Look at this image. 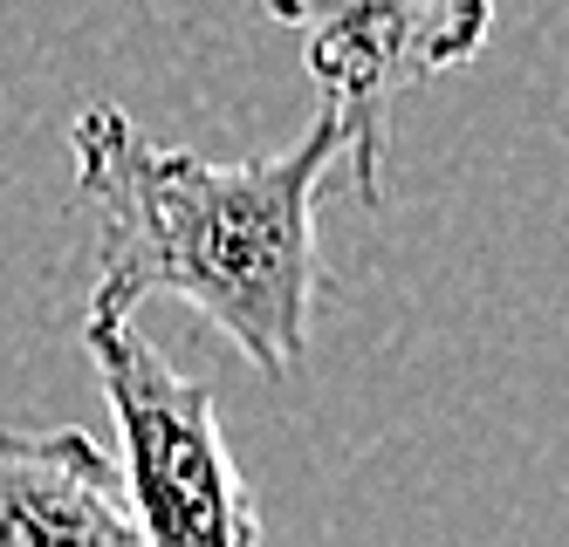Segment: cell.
<instances>
[{"label": "cell", "instance_id": "cell-1", "mask_svg": "<svg viewBox=\"0 0 569 547\" xmlns=\"http://www.w3.org/2000/svg\"><path fill=\"white\" fill-rule=\"evenodd\" d=\"M343 158L322 110L289 151L213 164L151 144L117 103H83L69 123L76 199L97 213L90 308L138 315L172 294L199 308L261 376H289L309 350L322 287L316 192Z\"/></svg>", "mask_w": 569, "mask_h": 547}, {"label": "cell", "instance_id": "cell-2", "mask_svg": "<svg viewBox=\"0 0 569 547\" xmlns=\"http://www.w3.org/2000/svg\"><path fill=\"white\" fill-rule=\"evenodd\" d=\"M83 350L117 417V479L144 547H261V507L227 452L213 391L172 369L131 315L90 308Z\"/></svg>", "mask_w": 569, "mask_h": 547}, {"label": "cell", "instance_id": "cell-3", "mask_svg": "<svg viewBox=\"0 0 569 547\" xmlns=\"http://www.w3.org/2000/svg\"><path fill=\"white\" fill-rule=\"evenodd\" d=\"M261 14L296 28L302 69L330 110L357 205H385L391 123L405 90L460 69L495 34V0H261Z\"/></svg>", "mask_w": 569, "mask_h": 547}, {"label": "cell", "instance_id": "cell-4", "mask_svg": "<svg viewBox=\"0 0 569 547\" xmlns=\"http://www.w3.org/2000/svg\"><path fill=\"white\" fill-rule=\"evenodd\" d=\"M0 547H144L117 458L83 432H0Z\"/></svg>", "mask_w": 569, "mask_h": 547}]
</instances>
